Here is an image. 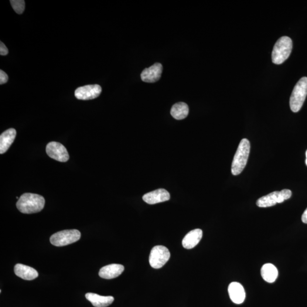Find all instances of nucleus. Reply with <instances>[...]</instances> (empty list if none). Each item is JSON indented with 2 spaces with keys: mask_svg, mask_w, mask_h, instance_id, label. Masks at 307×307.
I'll return each mask as SVG.
<instances>
[{
  "mask_svg": "<svg viewBox=\"0 0 307 307\" xmlns=\"http://www.w3.org/2000/svg\"><path fill=\"white\" fill-rule=\"evenodd\" d=\"M45 204L44 197L39 194L25 193L19 197L16 206L20 212L33 214L39 212Z\"/></svg>",
  "mask_w": 307,
  "mask_h": 307,
  "instance_id": "nucleus-1",
  "label": "nucleus"
},
{
  "mask_svg": "<svg viewBox=\"0 0 307 307\" xmlns=\"http://www.w3.org/2000/svg\"><path fill=\"white\" fill-rule=\"evenodd\" d=\"M250 152V143L247 138H244L239 144L231 164V173L238 175L244 170L248 162Z\"/></svg>",
  "mask_w": 307,
  "mask_h": 307,
  "instance_id": "nucleus-2",
  "label": "nucleus"
},
{
  "mask_svg": "<svg viewBox=\"0 0 307 307\" xmlns=\"http://www.w3.org/2000/svg\"><path fill=\"white\" fill-rule=\"evenodd\" d=\"M292 49V41L288 37H282L276 42L272 51V61L281 64L288 59Z\"/></svg>",
  "mask_w": 307,
  "mask_h": 307,
  "instance_id": "nucleus-3",
  "label": "nucleus"
},
{
  "mask_svg": "<svg viewBox=\"0 0 307 307\" xmlns=\"http://www.w3.org/2000/svg\"><path fill=\"white\" fill-rule=\"evenodd\" d=\"M307 95V77H303L295 85L289 100V106L293 112L301 109Z\"/></svg>",
  "mask_w": 307,
  "mask_h": 307,
  "instance_id": "nucleus-4",
  "label": "nucleus"
},
{
  "mask_svg": "<svg viewBox=\"0 0 307 307\" xmlns=\"http://www.w3.org/2000/svg\"><path fill=\"white\" fill-rule=\"evenodd\" d=\"M80 237V232L77 230H65L51 235L50 241L53 245L60 247L73 244L79 240Z\"/></svg>",
  "mask_w": 307,
  "mask_h": 307,
  "instance_id": "nucleus-5",
  "label": "nucleus"
},
{
  "mask_svg": "<svg viewBox=\"0 0 307 307\" xmlns=\"http://www.w3.org/2000/svg\"><path fill=\"white\" fill-rule=\"evenodd\" d=\"M292 196L291 190H283L281 191H275L263 196L257 201V206L261 208L274 206L277 203H282L288 200Z\"/></svg>",
  "mask_w": 307,
  "mask_h": 307,
  "instance_id": "nucleus-6",
  "label": "nucleus"
},
{
  "mask_svg": "<svg viewBox=\"0 0 307 307\" xmlns=\"http://www.w3.org/2000/svg\"><path fill=\"white\" fill-rule=\"evenodd\" d=\"M170 258L169 249L162 245L156 246L150 252L149 262L154 269H158L163 267Z\"/></svg>",
  "mask_w": 307,
  "mask_h": 307,
  "instance_id": "nucleus-7",
  "label": "nucleus"
},
{
  "mask_svg": "<svg viewBox=\"0 0 307 307\" xmlns=\"http://www.w3.org/2000/svg\"><path fill=\"white\" fill-rule=\"evenodd\" d=\"M46 153L51 158L60 162H66L70 158L64 146L57 142H51L46 146Z\"/></svg>",
  "mask_w": 307,
  "mask_h": 307,
  "instance_id": "nucleus-8",
  "label": "nucleus"
},
{
  "mask_svg": "<svg viewBox=\"0 0 307 307\" xmlns=\"http://www.w3.org/2000/svg\"><path fill=\"white\" fill-rule=\"evenodd\" d=\"M101 91V87L99 85H88L77 88L75 91V96L78 100H92L98 97Z\"/></svg>",
  "mask_w": 307,
  "mask_h": 307,
  "instance_id": "nucleus-9",
  "label": "nucleus"
},
{
  "mask_svg": "<svg viewBox=\"0 0 307 307\" xmlns=\"http://www.w3.org/2000/svg\"><path fill=\"white\" fill-rule=\"evenodd\" d=\"M162 71V65L156 63L142 71L141 75V79L146 83H155L160 79Z\"/></svg>",
  "mask_w": 307,
  "mask_h": 307,
  "instance_id": "nucleus-10",
  "label": "nucleus"
},
{
  "mask_svg": "<svg viewBox=\"0 0 307 307\" xmlns=\"http://www.w3.org/2000/svg\"><path fill=\"white\" fill-rule=\"evenodd\" d=\"M170 199V194L168 191L165 189H158L152 191L144 194L143 196V201L149 204H155L165 202Z\"/></svg>",
  "mask_w": 307,
  "mask_h": 307,
  "instance_id": "nucleus-11",
  "label": "nucleus"
},
{
  "mask_svg": "<svg viewBox=\"0 0 307 307\" xmlns=\"http://www.w3.org/2000/svg\"><path fill=\"white\" fill-rule=\"evenodd\" d=\"M228 292L231 301L237 305L244 302L246 298L245 289L240 283L232 282L228 287Z\"/></svg>",
  "mask_w": 307,
  "mask_h": 307,
  "instance_id": "nucleus-12",
  "label": "nucleus"
},
{
  "mask_svg": "<svg viewBox=\"0 0 307 307\" xmlns=\"http://www.w3.org/2000/svg\"><path fill=\"white\" fill-rule=\"evenodd\" d=\"M124 271V266L119 264H111L102 268L98 275L101 278L111 279L118 277Z\"/></svg>",
  "mask_w": 307,
  "mask_h": 307,
  "instance_id": "nucleus-13",
  "label": "nucleus"
},
{
  "mask_svg": "<svg viewBox=\"0 0 307 307\" xmlns=\"http://www.w3.org/2000/svg\"><path fill=\"white\" fill-rule=\"evenodd\" d=\"M15 272L19 277L26 281H32L38 276V272L36 269L20 264L15 266Z\"/></svg>",
  "mask_w": 307,
  "mask_h": 307,
  "instance_id": "nucleus-14",
  "label": "nucleus"
},
{
  "mask_svg": "<svg viewBox=\"0 0 307 307\" xmlns=\"http://www.w3.org/2000/svg\"><path fill=\"white\" fill-rule=\"evenodd\" d=\"M203 236V231L200 229L191 230L184 237L183 247L186 249H191L199 243Z\"/></svg>",
  "mask_w": 307,
  "mask_h": 307,
  "instance_id": "nucleus-15",
  "label": "nucleus"
},
{
  "mask_svg": "<svg viewBox=\"0 0 307 307\" xmlns=\"http://www.w3.org/2000/svg\"><path fill=\"white\" fill-rule=\"evenodd\" d=\"M17 134L15 129L6 130L0 135V154H2L8 150L16 138Z\"/></svg>",
  "mask_w": 307,
  "mask_h": 307,
  "instance_id": "nucleus-16",
  "label": "nucleus"
},
{
  "mask_svg": "<svg viewBox=\"0 0 307 307\" xmlns=\"http://www.w3.org/2000/svg\"><path fill=\"white\" fill-rule=\"evenodd\" d=\"M85 298L95 307H107L114 301V298L112 296H100L94 293H86Z\"/></svg>",
  "mask_w": 307,
  "mask_h": 307,
  "instance_id": "nucleus-17",
  "label": "nucleus"
},
{
  "mask_svg": "<svg viewBox=\"0 0 307 307\" xmlns=\"http://www.w3.org/2000/svg\"><path fill=\"white\" fill-rule=\"evenodd\" d=\"M263 279L268 283H273L276 281L278 276L277 268L271 264H266L262 266L261 270Z\"/></svg>",
  "mask_w": 307,
  "mask_h": 307,
  "instance_id": "nucleus-18",
  "label": "nucleus"
},
{
  "mask_svg": "<svg viewBox=\"0 0 307 307\" xmlns=\"http://www.w3.org/2000/svg\"><path fill=\"white\" fill-rule=\"evenodd\" d=\"M189 114V106L183 102H177V103L174 104L171 109V115L177 120L186 118Z\"/></svg>",
  "mask_w": 307,
  "mask_h": 307,
  "instance_id": "nucleus-19",
  "label": "nucleus"
},
{
  "mask_svg": "<svg viewBox=\"0 0 307 307\" xmlns=\"http://www.w3.org/2000/svg\"><path fill=\"white\" fill-rule=\"evenodd\" d=\"M15 12L21 15L25 8V2L23 0H11L10 1Z\"/></svg>",
  "mask_w": 307,
  "mask_h": 307,
  "instance_id": "nucleus-20",
  "label": "nucleus"
},
{
  "mask_svg": "<svg viewBox=\"0 0 307 307\" xmlns=\"http://www.w3.org/2000/svg\"><path fill=\"white\" fill-rule=\"evenodd\" d=\"M8 76L4 71L0 70V84L2 85L8 81Z\"/></svg>",
  "mask_w": 307,
  "mask_h": 307,
  "instance_id": "nucleus-21",
  "label": "nucleus"
},
{
  "mask_svg": "<svg viewBox=\"0 0 307 307\" xmlns=\"http://www.w3.org/2000/svg\"><path fill=\"white\" fill-rule=\"evenodd\" d=\"M0 55L2 56H5L8 54L9 51L8 48L2 42H0Z\"/></svg>",
  "mask_w": 307,
  "mask_h": 307,
  "instance_id": "nucleus-22",
  "label": "nucleus"
},
{
  "mask_svg": "<svg viewBox=\"0 0 307 307\" xmlns=\"http://www.w3.org/2000/svg\"><path fill=\"white\" fill-rule=\"evenodd\" d=\"M302 220L303 221V223L307 224V208L305 210V211H304V213L302 216Z\"/></svg>",
  "mask_w": 307,
  "mask_h": 307,
  "instance_id": "nucleus-23",
  "label": "nucleus"
},
{
  "mask_svg": "<svg viewBox=\"0 0 307 307\" xmlns=\"http://www.w3.org/2000/svg\"><path fill=\"white\" fill-rule=\"evenodd\" d=\"M306 158H307V150L306 151Z\"/></svg>",
  "mask_w": 307,
  "mask_h": 307,
  "instance_id": "nucleus-24",
  "label": "nucleus"
},
{
  "mask_svg": "<svg viewBox=\"0 0 307 307\" xmlns=\"http://www.w3.org/2000/svg\"><path fill=\"white\" fill-rule=\"evenodd\" d=\"M306 165L307 166V158H306Z\"/></svg>",
  "mask_w": 307,
  "mask_h": 307,
  "instance_id": "nucleus-25",
  "label": "nucleus"
}]
</instances>
